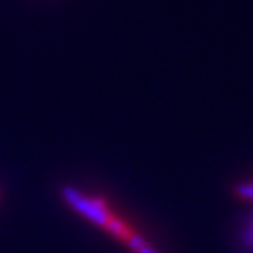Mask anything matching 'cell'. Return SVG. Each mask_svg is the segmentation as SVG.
Returning a JSON list of instances; mask_svg holds the SVG:
<instances>
[{"instance_id": "obj_1", "label": "cell", "mask_w": 253, "mask_h": 253, "mask_svg": "<svg viewBox=\"0 0 253 253\" xmlns=\"http://www.w3.org/2000/svg\"><path fill=\"white\" fill-rule=\"evenodd\" d=\"M62 199L76 214L111 236L130 253H160L104 195L83 192L76 186H63Z\"/></svg>"}, {"instance_id": "obj_2", "label": "cell", "mask_w": 253, "mask_h": 253, "mask_svg": "<svg viewBox=\"0 0 253 253\" xmlns=\"http://www.w3.org/2000/svg\"><path fill=\"white\" fill-rule=\"evenodd\" d=\"M250 243L253 245V227H252V232H250Z\"/></svg>"}]
</instances>
